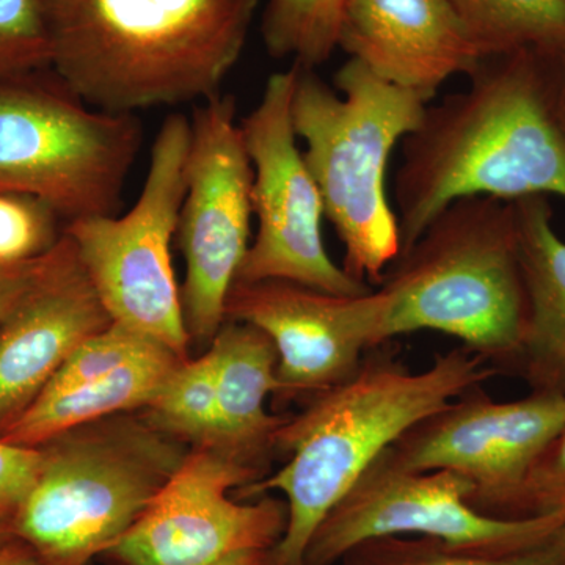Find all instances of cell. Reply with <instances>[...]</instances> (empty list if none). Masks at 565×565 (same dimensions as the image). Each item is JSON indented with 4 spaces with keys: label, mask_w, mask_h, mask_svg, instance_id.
<instances>
[{
    "label": "cell",
    "mask_w": 565,
    "mask_h": 565,
    "mask_svg": "<svg viewBox=\"0 0 565 565\" xmlns=\"http://www.w3.org/2000/svg\"><path fill=\"white\" fill-rule=\"evenodd\" d=\"M110 323L63 232L39 280L0 323V434L35 403L71 353Z\"/></svg>",
    "instance_id": "15"
},
{
    "label": "cell",
    "mask_w": 565,
    "mask_h": 565,
    "mask_svg": "<svg viewBox=\"0 0 565 565\" xmlns=\"http://www.w3.org/2000/svg\"><path fill=\"white\" fill-rule=\"evenodd\" d=\"M182 446L129 414L57 435L39 446L40 473L11 533L44 565H87L161 492L188 455Z\"/></svg>",
    "instance_id": "6"
},
{
    "label": "cell",
    "mask_w": 565,
    "mask_h": 565,
    "mask_svg": "<svg viewBox=\"0 0 565 565\" xmlns=\"http://www.w3.org/2000/svg\"><path fill=\"white\" fill-rule=\"evenodd\" d=\"M386 299L381 289L337 296L288 280L236 281L225 321L247 323L277 351L275 397H313L356 374L364 355L384 345Z\"/></svg>",
    "instance_id": "14"
},
{
    "label": "cell",
    "mask_w": 565,
    "mask_h": 565,
    "mask_svg": "<svg viewBox=\"0 0 565 565\" xmlns=\"http://www.w3.org/2000/svg\"><path fill=\"white\" fill-rule=\"evenodd\" d=\"M148 426L192 448L215 446L217 437V390L212 353L185 359L163 384L154 399L141 408Z\"/></svg>",
    "instance_id": "21"
},
{
    "label": "cell",
    "mask_w": 565,
    "mask_h": 565,
    "mask_svg": "<svg viewBox=\"0 0 565 565\" xmlns=\"http://www.w3.org/2000/svg\"><path fill=\"white\" fill-rule=\"evenodd\" d=\"M0 565H44V563L24 542L9 541L0 546Z\"/></svg>",
    "instance_id": "30"
},
{
    "label": "cell",
    "mask_w": 565,
    "mask_h": 565,
    "mask_svg": "<svg viewBox=\"0 0 565 565\" xmlns=\"http://www.w3.org/2000/svg\"><path fill=\"white\" fill-rule=\"evenodd\" d=\"M51 63L43 0H0V81Z\"/></svg>",
    "instance_id": "24"
},
{
    "label": "cell",
    "mask_w": 565,
    "mask_h": 565,
    "mask_svg": "<svg viewBox=\"0 0 565 565\" xmlns=\"http://www.w3.org/2000/svg\"><path fill=\"white\" fill-rule=\"evenodd\" d=\"M482 54L565 51V0H449Z\"/></svg>",
    "instance_id": "20"
},
{
    "label": "cell",
    "mask_w": 565,
    "mask_h": 565,
    "mask_svg": "<svg viewBox=\"0 0 565 565\" xmlns=\"http://www.w3.org/2000/svg\"><path fill=\"white\" fill-rule=\"evenodd\" d=\"M345 565H565V523L537 544L511 553L452 548L437 539L384 537L356 546Z\"/></svg>",
    "instance_id": "23"
},
{
    "label": "cell",
    "mask_w": 565,
    "mask_h": 565,
    "mask_svg": "<svg viewBox=\"0 0 565 565\" xmlns=\"http://www.w3.org/2000/svg\"><path fill=\"white\" fill-rule=\"evenodd\" d=\"M527 318L509 375L531 392L565 396V241L553 225L548 196L515 200Z\"/></svg>",
    "instance_id": "17"
},
{
    "label": "cell",
    "mask_w": 565,
    "mask_h": 565,
    "mask_svg": "<svg viewBox=\"0 0 565 565\" xmlns=\"http://www.w3.org/2000/svg\"><path fill=\"white\" fill-rule=\"evenodd\" d=\"M267 553L269 552H258V550L234 553L214 565H266Z\"/></svg>",
    "instance_id": "31"
},
{
    "label": "cell",
    "mask_w": 565,
    "mask_h": 565,
    "mask_svg": "<svg viewBox=\"0 0 565 565\" xmlns=\"http://www.w3.org/2000/svg\"><path fill=\"white\" fill-rule=\"evenodd\" d=\"M384 345L367 351L349 381L288 416L275 438V452L288 462L241 487L243 498L269 492L286 498V530L266 565H305L323 519L382 452L460 394L498 377L484 356L462 344L437 353L419 373Z\"/></svg>",
    "instance_id": "2"
},
{
    "label": "cell",
    "mask_w": 565,
    "mask_h": 565,
    "mask_svg": "<svg viewBox=\"0 0 565 565\" xmlns=\"http://www.w3.org/2000/svg\"><path fill=\"white\" fill-rule=\"evenodd\" d=\"M40 448H24L0 440V525L9 526L40 473Z\"/></svg>",
    "instance_id": "28"
},
{
    "label": "cell",
    "mask_w": 565,
    "mask_h": 565,
    "mask_svg": "<svg viewBox=\"0 0 565 565\" xmlns=\"http://www.w3.org/2000/svg\"><path fill=\"white\" fill-rule=\"evenodd\" d=\"M565 427V396L530 392L497 401L473 386L390 446L407 470H448L473 484L468 503L501 519L533 465Z\"/></svg>",
    "instance_id": "13"
},
{
    "label": "cell",
    "mask_w": 565,
    "mask_h": 565,
    "mask_svg": "<svg viewBox=\"0 0 565 565\" xmlns=\"http://www.w3.org/2000/svg\"><path fill=\"white\" fill-rule=\"evenodd\" d=\"M262 478L221 449L192 448L109 553L122 565H214L234 553L270 552L286 530V503L230 498Z\"/></svg>",
    "instance_id": "12"
},
{
    "label": "cell",
    "mask_w": 565,
    "mask_h": 565,
    "mask_svg": "<svg viewBox=\"0 0 565 565\" xmlns=\"http://www.w3.org/2000/svg\"><path fill=\"white\" fill-rule=\"evenodd\" d=\"M292 125L321 191L326 217L344 247L343 269L377 288L401 253L396 212L386 195L394 148L418 128L427 102L349 58L332 85L297 65Z\"/></svg>",
    "instance_id": "5"
},
{
    "label": "cell",
    "mask_w": 565,
    "mask_h": 565,
    "mask_svg": "<svg viewBox=\"0 0 565 565\" xmlns=\"http://www.w3.org/2000/svg\"><path fill=\"white\" fill-rule=\"evenodd\" d=\"M11 530L9 526L0 525V546L10 541Z\"/></svg>",
    "instance_id": "32"
},
{
    "label": "cell",
    "mask_w": 565,
    "mask_h": 565,
    "mask_svg": "<svg viewBox=\"0 0 565 565\" xmlns=\"http://www.w3.org/2000/svg\"><path fill=\"white\" fill-rule=\"evenodd\" d=\"M0 81V191L33 196L58 217L115 215L143 141L136 114H111L66 87Z\"/></svg>",
    "instance_id": "7"
},
{
    "label": "cell",
    "mask_w": 565,
    "mask_h": 565,
    "mask_svg": "<svg viewBox=\"0 0 565 565\" xmlns=\"http://www.w3.org/2000/svg\"><path fill=\"white\" fill-rule=\"evenodd\" d=\"M217 437L214 448L264 473L275 452V438L288 416L267 412L278 390L275 345L267 334L247 323L225 321L212 340Z\"/></svg>",
    "instance_id": "18"
},
{
    "label": "cell",
    "mask_w": 565,
    "mask_h": 565,
    "mask_svg": "<svg viewBox=\"0 0 565 565\" xmlns=\"http://www.w3.org/2000/svg\"><path fill=\"white\" fill-rule=\"evenodd\" d=\"M159 344L150 338L111 322L109 327L85 340L70 359L62 364L58 373L43 393H57L114 373L122 364L131 362ZM41 393V394H43Z\"/></svg>",
    "instance_id": "26"
},
{
    "label": "cell",
    "mask_w": 565,
    "mask_h": 565,
    "mask_svg": "<svg viewBox=\"0 0 565 565\" xmlns=\"http://www.w3.org/2000/svg\"><path fill=\"white\" fill-rule=\"evenodd\" d=\"M162 344H154L114 373L96 381L43 393L0 434V440L24 448H39L74 427L118 414L140 412L154 399L182 362Z\"/></svg>",
    "instance_id": "19"
},
{
    "label": "cell",
    "mask_w": 565,
    "mask_h": 565,
    "mask_svg": "<svg viewBox=\"0 0 565 565\" xmlns=\"http://www.w3.org/2000/svg\"><path fill=\"white\" fill-rule=\"evenodd\" d=\"M349 0H266L262 36L274 58L318 68L338 50Z\"/></svg>",
    "instance_id": "22"
},
{
    "label": "cell",
    "mask_w": 565,
    "mask_h": 565,
    "mask_svg": "<svg viewBox=\"0 0 565 565\" xmlns=\"http://www.w3.org/2000/svg\"><path fill=\"white\" fill-rule=\"evenodd\" d=\"M191 121L181 114L163 120L151 148L143 189L121 217L99 215L70 222L85 273L111 322L189 359L191 344L172 263V241L185 193Z\"/></svg>",
    "instance_id": "8"
},
{
    "label": "cell",
    "mask_w": 565,
    "mask_h": 565,
    "mask_svg": "<svg viewBox=\"0 0 565 565\" xmlns=\"http://www.w3.org/2000/svg\"><path fill=\"white\" fill-rule=\"evenodd\" d=\"M338 47L429 103L484 57L449 0H349Z\"/></svg>",
    "instance_id": "16"
},
{
    "label": "cell",
    "mask_w": 565,
    "mask_h": 565,
    "mask_svg": "<svg viewBox=\"0 0 565 565\" xmlns=\"http://www.w3.org/2000/svg\"><path fill=\"white\" fill-rule=\"evenodd\" d=\"M467 77L468 87L427 106L401 143L394 180L401 253L465 196L565 200V51L497 52Z\"/></svg>",
    "instance_id": "1"
},
{
    "label": "cell",
    "mask_w": 565,
    "mask_h": 565,
    "mask_svg": "<svg viewBox=\"0 0 565 565\" xmlns=\"http://www.w3.org/2000/svg\"><path fill=\"white\" fill-rule=\"evenodd\" d=\"M553 516L565 522V427L546 446L501 519Z\"/></svg>",
    "instance_id": "27"
},
{
    "label": "cell",
    "mask_w": 565,
    "mask_h": 565,
    "mask_svg": "<svg viewBox=\"0 0 565 565\" xmlns=\"http://www.w3.org/2000/svg\"><path fill=\"white\" fill-rule=\"evenodd\" d=\"M57 217L46 203L0 191V266L32 262L46 255L62 239Z\"/></svg>",
    "instance_id": "25"
},
{
    "label": "cell",
    "mask_w": 565,
    "mask_h": 565,
    "mask_svg": "<svg viewBox=\"0 0 565 565\" xmlns=\"http://www.w3.org/2000/svg\"><path fill=\"white\" fill-rule=\"evenodd\" d=\"M191 128L177 233L185 262L181 302L191 341L211 344L250 247L253 167L232 95L196 107Z\"/></svg>",
    "instance_id": "10"
},
{
    "label": "cell",
    "mask_w": 565,
    "mask_h": 565,
    "mask_svg": "<svg viewBox=\"0 0 565 565\" xmlns=\"http://www.w3.org/2000/svg\"><path fill=\"white\" fill-rule=\"evenodd\" d=\"M473 484L448 470H407L382 452L316 531L305 565H332L375 539L418 535L452 548L511 553L544 541L565 522L498 519L468 503Z\"/></svg>",
    "instance_id": "11"
},
{
    "label": "cell",
    "mask_w": 565,
    "mask_h": 565,
    "mask_svg": "<svg viewBox=\"0 0 565 565\" xmlns=\"http://www.w3.org/2000/svg\"><path fill=\"white\" fill-rule=\"evenodd\" d=\"M296 76L294 63L274 73L255 109L241 121L258 228L236 281L288 280L337 296H362L373 286L345 274L323 244L321 191L297 147L292 125Z\"/></svg>",
    "instance_id": "9"
},
{
    "label": "cell",
    "mask_w": 565,
    "mask_h": 565,
    "mask_svg": "<svg viewBox=\"0 0 565 565\" xmlns=\"http://www.w3.org/2000/svg\"><path fill=\"white\" fill-rule=\"evenodd\" d=\"M377 288L386 299L385 344L445 333L509 375L527 318L514 203L476 195L448 204Z\"/></svg>",
    "instance_id": "4"
},
{
    "label": "cell",
    "mask_w": 565,
    "mask_h": 565,
    "mask_svg": "<svg viewBox=\"0 0 565 565\" xmlns=\"http://www.w3.org/2000/svg\"><path fill=\"white\" fill-rule=\"evenodd\" d=\"M47 253L32 262L0 266V323L6 321L25 292L39 280L46 266Z\"/></svg>",
    "instance_id": "29"
},
{
    "label": "cell",
    "mask_w": 565,
    "mask_h": 565,
    "mask_svg": "<svg viewBox=\"0 0 565 565\" xmlns=\"http://www.w3.org/2000/svg\"><path fill=\"white\" fill-rule=\"evenodd\" d=\"M52 63L82 102L111 114L217 95L259 0H43Z\"/></svg>",
    "instance_id": "3"
}]
</instances>
